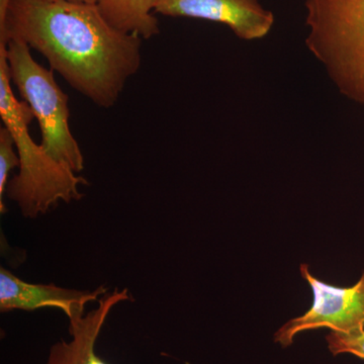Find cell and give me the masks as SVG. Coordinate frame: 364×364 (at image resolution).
Listing matches in <instances>:
<instances>
[{"label": "cell", "instance_id": "6da1fadb", "mask_svg": "<svg viewBox=\"0 0 364 364\" xmlns=\"http://www.w3.org/2000/svg\"><path fill=\"white\" fill-rule=\"evenodd\" d=\"M25 42L97 107L111 109L142 64V39L109 23L97 4L13 0L0 45Z\"/></svg>", "mask_w": 364, "mask_h": 364}, {"label": "cell", "instance_id": "8fae6325", "mask_svg": "<svg viewBox=\"0 0 364 364\" xmlns=\"http://www.w3.org/2000/svg\"><path fill=\"white\" fill-rule=\"evenodd\" d=\"M328 349L333 355L351 354L364 360V328L351 332H337L330 330L326 336Z\"/></svg>", "mask_w": 364, "mask_h": 364}, {"label": "cell", "instance_id": "5b68a950", "mask_svg": "<svg viewBox=\"0 0 364 364\" xmlns=\"http://www.w3.org/2000/svg\"><path fill=\"white\" fill-rule=\"evenodd\" d=\"M299 270L312 289L313 304L308 312L287 321L275 332V343L286 348L299 333L318 328L337 332L364 328V272L353 287H339L316 279L308 264H301Z\"/></svg>", "mask_w": 364, "mask_h": 364}, {"label": "cell", "instance_id": "9c48e42d", "mask_svg": "<svg viewBox=\"0 0 364 364\" xmlns=\"http://www.w3.org/2000/svg\"><path fill=\"white\" fill-rule=\"evenodd\" d=\"M159 0H97L105 20L117 30L138 36L142 40L159 35L155 7Z\"/></svg>", "mask_w": 364, "mask_h": 364}, {"label": "cell", "instance_id": "ba28073f", "mask_svg": "<svg viewBox=\"0 0 364 364\" xmlns=\"http://www.w3.org/2000/svg\"><path fill=\"white\" fill-rule=\"evenodd\" d=\"M127 301H132L128 289L104 294L98 299L97 308L69 322L72 339H62L53 345L45 364H109L98 355L95 345L112 309Z\"/></svg>", "mask_w": 364, "mask_h": 364}, {"label": "cell", "instance_id": "4fadbf2b", "mask_svg": "<svg viewBox=\"0 0 364 364\" xmlns=\"http://www.w3.org/2000/svg\"><path fill=\"white\" fill-rule=\"evenodd\" d=\"M46 1L81 2V4H97V0H46Z\"/></svg>", "mask_w": 364, "mask_h": 364}, {"label": "cell", "instance_id": "7c38bea8", "mask_svg": "<svg viewBox=\"0 0 364 364\" xmlns=\"http://www.w3.org/2000/svg\"><path fill=\"white\" fill-rule=\"evenodd\" d=\"M13 0H0V30L6 23L7 14H9V7H11Z\"/></svg>", "mask_w": 364, "mask_h": 364}, {"label": "cell", "instance_id": "277c9868", "mask_svg": "<svg viewBox=\"0 0 364 364\" xmlns=\"http://www.w3.org/2000/svg\"><path fill=\"white\" fill-rule=\"evenodd\" d=\"M6 58L11 82L39 122L42 147L60 164L82 171L85 157L69 124V97L57 85L54 71L38 63L23 41L7 42Z\"/></svg>", "mask_w": 364, "mask_h": 364}, {"label": "cell", "instance_id": "8992f818", "mask_svg": "<svg viewBox=\"0 0 364 364\" xmlns=\"http://www.w3.org/2000/svg\"><path fill=\"white\" fill-rule=\"evenodd\" d=\"M154 13L222 23L245 41L267 37L275 21L259 0H159Z\"/></svg>", "mask_w": 364, "mask_h": 364}, {"label": "cell", "instance_id": "30bf717a", "mask_svg": "<svg viewBox=\"0 0 364 364\" xmlns=\"http://www.w3.org/2000/svg\"><path fill=\"white\" fill-rule=\"evenodd\" d=\"M16 143L11 131L6 127L0 128V213L4 214L7 208L4 198L6 193L9 176L11 170L20 166V157L16 150Z\"/></svg>", "mask_w": 364, "mask_h": 364}, {"label": "cell", "instance_id": "7a4b0ae2", "mask_svg": "<svg viewBox=\"0 0 364 364\" xmlns=\"http://www.w3.org/2000/svg\"><path fill=\"white\" fill-rule=\"evenodd\" d=\"M0 117L20 157V172L7 183L6 195L18 203L23 217L36 219L60 202L81 200L79 188L87 186V181L53 159L30 135L28 124L35 116L26 102L14 97L6 45H0Z\"/></svg>", "mask_w": 364, "mask_h": 364}, {"label": "cell", "instance_id": "3957f363", "mask_svg": "<svg viewBox=\"0 0 364 364\" xmlns=\"http://www.w3.org/2000/svg\"><path fill=\"white\" fill-rule=\"evenodd\" d=\"M306 44L344 97L364 105V0H306Z\"/></svg>", "mask_w": 364, "mask_h": 364}, {"label": "cell", "instance_id": "52a82bcc", "mask_svg": "<svg viewBox=\"0 0 364 364\" xmlns=\"http://www.w3.org/2000/svg\"><path fill=\"white\" fill-rule=\"evenodd\" d=\"M109 291L105 286L95 291H76L55 284H35L23 282L9 270L0 268V311L33 312L40 309H58L71 321L85 315V306L98 301Z\"/></svg>", "mask_w": 364, "mask_h": 364}]
</instances>
